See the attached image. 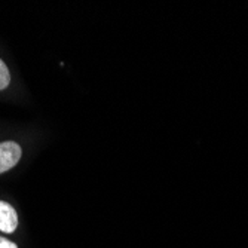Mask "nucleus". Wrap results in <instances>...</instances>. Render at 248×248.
Instances as JSON below:
<instances>
[{
    "mask_svg": "<svg viewBox=\"0 0 248 248\" xmlns=\"http://www.w3.org/2000/svg\"><path fill=\"white\" fill-rule=\"evenodd\" d=\"M11 83V73L8 70L6 64L0 60V91L5 88H8V85Z\"/></svg>",
    "mask_w": 248,
    "mask_h": 248,
    "instance_id": "3",
    "label": "nucleus"
},
{
    "mask_svg": "<svg viewBox=\"0 0 248 248\" xmlns=\"http://www.w3.org/2000/svg\"><path fill=\"white\" fill-rule=\"evenodd\" d=\"M22 150L15 141L0 143V174H3L14 168L21 159Z\"/></svg>",
    "mask_w": 248,
    "mask_h": 248,
    "instance_id": "1",
    "label": "nucleus"
},
{
    "mask_svg": "<svg viewBox=\"0 0 248 248\" xmlns=\"http://www.w3.org/2000/svg\"><path fill=\"white\" fill-rule=\"evenodd\" d=\"M0 248H18L15 242L6 239V238H0Z\"/></svg>",
    "mask_w": 248,
    "mask_h": 248,
    "instance_id": "4",
    "label": "nucleus"
},
{
    "mask_svg": "<svg viewBox=\"0 0 248 248\" xmlns=\"http://www.w3.org/2000/svg\"><path fill=\"white\" fill-rule=\"evenodd\" d=\"M18 226V216L14 207L5 201H0V231L12 233Z\"/></svg>",
    "mask_w": 248,
    "mask_h": 248,
    "instance_id": "2",
    "label": "nucleus"
}]
</instances>
